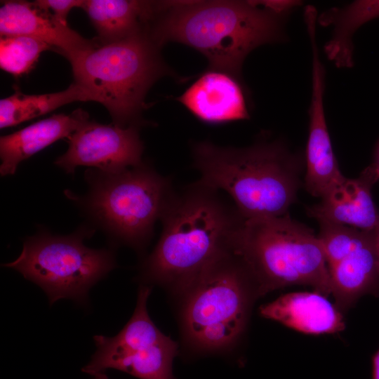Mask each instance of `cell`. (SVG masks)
Masks as SVG:
<instances>
[{
  "label": "cell",
  "instance_id": "obj_12",
  "mask_svg": "<svg viewBox=\"0 0 379 379\" xmlns=\"http://www.w3.org/2000/svg\"><path fill=\"white\" fill-rule=\"evenodd\" d=\"M378 179L379 164L376 163L367 166L357 178L343 176L321 197L319 203L307 208V213L317 221L372 232L379 222V212L371 194Z\"/></svg>",
  "mask_w": 379,
  "mask_h": 379
},
{
  "label": "cell",
  "instance_id": "obj_17",
  "mask_svg": "<svg viewBox=\"0 0 379 379\" xmlns=\"http://www.w3.org/2000/svg\"><path fill=\"white\" fill-rule=\"evenodd\" d=\"M86 112L54 114L0 138V173L13 175L18 166L55 141L69 138L88 121Z\"/></svg>",
  "mask_w": 379,
  "mask_h": 379
},
{
  "label": "cell",
  "instance_id": "obj_25",
  "mask_svg": "<svg viewBox=\"0 0 379 379\" xmlns=\"http://www.w3.org/2000/svg\"><path fill=\"white\" fill-rule=\"evenodd\" d=\"M372 233L379 264V222Z\"/></svg>",
  "mask_w": 379,
  "mask_h": 379
},
{
  "label": "cell",
  "instance_id": "obj_22",
  "mask_svg": "<svg viewBox=\"0 0 379 379\" xmlns=\"http://www.w3.org/2000/svg\"><path fill=\"white\" fill-rule=\"evenodd\" d=\"M317 222L319 226L317 237L328 267L346 256L361 240L366 232L326 220Z\"/></svg>",
  "mask_w": 379,
  "mask_h": 379
},
{
  "label": "cell",
  "instance_id": "obj_16",
  "mask_svg": "<svg viewBox=\"0 0 379 379\" xmlns=\"http://www.w3.org/2000/svg\"><path fill=\"white\" fill-rule=\"evenodd\" d=\"M334 304L343 314L363 295L379 297V264L372 232H365L355 247L328 267Z\"/></svg>",
  "mask_w": 379,
  "mask_h": 379
},
{
  "label": "cell",
  "instance_id": "obj_13",
  "mask_svg": "<svg viewBox=\"0 0 379 379\" xmlns=\"http://www.w3.org/2000/svg\"><path fill=\"white\" fill-rule=\"evenodd\" d=\"M0 34L38 39L62 53L69 62L98 44V40L84 38L48 11L25 1L3 2L0 8Z\"/></svg>",
  "mask_w": 379,
  "mask_h": 379
},
{
  "label": "cell",
  "instance_id": "obj_6",
  "mask_svg": "<svg viewBox=\"0 0 379 379\" xmlns=\"http://www.w3.org/2000/svg\"><path fill=\"white\" fill-rule=\"evenodd\" d=\"M88 191L67 194L117 244L141 252L175 191L170 178L141 164L114 172L88 170Z\"/></svg>",
  "mask_w": 379,
  "mask_h": 379
},
{
  "label": "cell",
  "instance_id": "obj_5",
  "mask_svg": "<svg viewBox=\"0 0 379 379\" xmlns=\"http://www.w3.org/2000/svg\"><path fill=\"white\" fill-rule=\"evenodd\" d=\"M257 286L260 297L293 285L331 294L328 267L317 234L291 218L244 220L234 245Z\"/></svg>",
  "mask_w": 379,
  "mask_h": 379
},
{
  "label": "cell",
  "instance_id": "obj_26",
  "mask_svg": "<svg viewBox=\"0 0 379 379\" xmlns=\"http://www.w3.org/2000/svg\"><path fill=\"white\" fill-rule=\"evenodd\" d=\"M93 376V379H109L107 375L104 372L98 373Z\"/></svg>",
  "mask_w": 379,
  "mask_h": 379
},
{
  "label": "cell",
  "instance_id": "obj_3",
  "mask_svg": "<svg viewBox=\"0 0 379 379\" xmlns=\"http://www.w3.org/2000/svg\"><path fill=\"white\" fill-rule=\"evenodd\" d=\"M198 180L225 192L245 219L283 215L296 199L305 158L279 140L246 147L202 141L192 147Z\"/></svg>",
  "mask_w": 379,
  "mask_h": 379
},
{
  "label": "cell",
  "instance_id": "obj_2",
  "mask_svg": "<svg viewBox=\"0 0 379 379\" xmlns=\"http://www.w3.org/2000/svg\"><path fill=\"white\" fill-rule=\"evenodd\" d=\"M244 218L219 191L197 181L175 192L161 221V237L142 262L140 279L178 293L205 267L234 249Z\"/></svg>",
  "mask_w": 379,
  "mask_h": 379
},
{
  "label": "cell",
  "instance_id": "obj_15",
  "mask_svg": "<svg viewBox=\"0 0 379 379\" xmlns=\"http://www.w3.org/2000/svg\"><path fill=\"white\" fill-rule=\"evenodd\" d=\"M259 311L265 319L306 334H332L345 328L344 314L315 291L281 295L260 306Z\"/></svg>",
  "mask_w": 379,
  "mask_h": 379
},
{
  "label": "cell",
  "instance_id": "obj_10",
  "mask_svg": "<svg viewBox=\"0 0 379 379\" xmlns=\"http://www.w3.org/2000/svg\"><path fill=\"white\" fill-rule=\"evenodd\" d=\"M140 126L121 127L88 120L68 138V149L55 164L67 173L80 166L106 172L138 166L143 162Z\"/></svg>",
  "mask_w": 379,
  "mask_h": 379
},
{
  "label": "cell",
  "instance_id": "obj_1",
  "mask_svg": "<svg viewBox=\"0 0 379 379\" xmlns=\"http://www.w3.org/2000/svg\"><path fill=\"white\" fill-rule=\"evenodd\" d=\"M290 14L266 1H161L149 34L160 48L178 42L197 50L209 69L241 81L242 65L251 52L286 40Z\"/></svg>",
  "mask_w": 379,
  "mask_h": 379
},
{
  "label": "cell",
  "instance_id": "obj_9",
  "mask_svg": "<svg viewBox=\"0 0 379 379\" xmlns=\"http://www.w3.org/2000/svg\"><path fill=\"white\" fill-rule=\"evenodd\" d=\"M150 293L149 286L140 285L133 315L117 335L93 337L96 350L83 372L94 375L115 369L140 379H175L173 361L178 345L149 317L147 302Z\"/></svg>",
  "mask_w": 379,
  "mask_h": 379
},
{
  "label": "cell",
  "instance_id": "obj_20",
  "mask_svg": "<svg viewBox=\"0 0 379 379\" xmlns=\"http://www.w3.org/2000/svg\"><path fill=\"white\" fill-rule=\"evenodd\" d=\"M89 100L98 102V98L91 91L74 82L57 93L27 95L17 91L0 100V128L15 126L74 101Z\"/></svg>",
  "mask_w": 379,
  "mask_h": 379
},
{
  "label": "cell",
  "instance_id": "obj_14",
  "mask_svg": "<svg viewBox=\"0 0 379 379\" xmlns=\"http://www.w3.org/2000/svg\"><path fill=\"white\" fill-rule=\"evenodd\" d=\"M242 83L223 72L207 70L177 100L199 120L219 124L248 119Z\"/></svg>",
  "mask_w": 379,
  "mask_h": 379
},
{
  "label": "cell",
  "instance_id": "obj_19",
  "mask_svg": "<svg viewBox=\"0 0 379 379\" xmlns=\"http://www.w3.org/2000/svg\"><path fill=\"white\" fill-rule=\"evenodd\" d=\"M379 18V0H359L341 7L331 8L317 17V24L331 27L324 52L338 68L354 65L353 36L365 23Z\"/></svg>",
  "mask_w": 379,
  "mask_h": 379
},
{
  "label": "cell",
  "instance_id": "obj_4",
  "mask_svg": "<svg viewBox=\"0 0 379 379\" xmlns=\"http://www.w3.org/2000/svg\"><path fill=\"white\" fill-rule=\"evenodd\" d=\"M176 295L184 343L201 354L232 350L260 297L250 272L234 250L213 261Z\"/></svg>",
  "mask_w": 379,
  "mask_h": 379
},
{
  "label": "cell",
  "instance_id": "obj_21",
  "mask_svg": "<svg viewBox=\"0 0 379 379\" xmlns=\"http://www.w3.org/2000/svg\"><path fill=\"white\" fill-rule=\"evenodd\" d=\"M50 49V45L32 36H1L0 67L14 76L22 75L32 69L43 51Z\"/></svg>",
  "mask_w": 379,
  "mask_h": 379
},
{
  "label": "cell",
  "instance_id": "obj_7",
  "mask_svg": "<svg viewBox=\"0 0 379 379\" xmlns=\"http://www.w3.org/2000/svg\"><path fill=\"white\" fill-rule=\"evenodd\" d=\"M159 50L148 30L109 44L98 42L70 61L74 83L95 93L109 112L113 124L140 125L149 88L162 76L171 74Z\"/></svg>",
  "mask_w": 379,
  "mask_h": 379
},
{
  "label": "cell",
  "instance_id": "obj_18",
  "mask_svg": "<svg viewBox=\"0 0 379 379\" xmlns=\"http://www.w3.org/2000/svg\"><path fill=\"white\" fill-rule=\"evenodd\" d=\"M82 8L97 30L98 41L105 44L148 29L157 11V1L86 0Z\"/></svg>",
  "mask_w": 379,
  "mask_h": 379
},
{
  "label": "cell",
  "instance_id": "obj_11",
  "mask_svg": "<svg viewBox=\"0 0 379 379\" xmlns=\"http://www.w3.org/2000/svg\"><path fill=\"white\" fill-rule=\"evenodd\" d=\"M312 55V93L309 107L304 185L312 196L321 198L343 175L333 152L326 120L324 96L325 69L317 41L310 43Z\"/></svg>",
  "mask_w": 379,
  "mask_h": 379
},
{
  "label": "cell",
  "instance_id": "obj_8",
  "mask_svg": "<svg viewBox=\"0 0 379 379\" xmlns=\"http://www.w3.org/2000/svg\"><path fill=\"white\" fill-rule=\"evenodd\" d=\"M93 232L86 226L65 236L41 232L27 238L19 257L3 266L41 287L51 305L62 298L86 303L90 288L116 266L111 250L85 246Z\"/></svg>",
  "mask_w": 379,
  "mask_h": 379
},
{
  "label": "cell",
  "instance_id": "obj_23",
  "mask_svg": "<svg viewBox=\"0 0 379 379\" xmlns=\"http://www.w3.org/2000/svg\"><path fill=\"white\" fill-rule=\"evenodd\" d=\"M83 0H37L34 3L40 8L51 13L53 17L67 25V16L74 7L83 6Z\"/></svg>",
  "mask_w": 379,
  "mask_h": 379
},
{
  "label": "cell",
  "instance_id": "obj_24",
  "mask_svg": "<svg viewBox=\"0 0 379 379\" xmlns=\"http://www.w3.org/2000/svg\"><path fill=\"white\" fill-rule=\"evenodd\" d=\"M372 379H379V350L372 358Z\"/></svg>",
  "mask_w": 379,
  "mask_h": 379
}]
</instances>
